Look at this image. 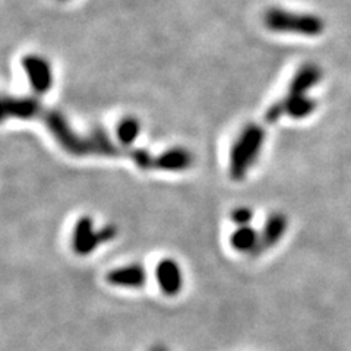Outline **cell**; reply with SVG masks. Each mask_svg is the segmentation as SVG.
I'll return each mask as SVG.
<instances>
[{"label":"cell","instance_id":"1","mask_svg":"<svg viewBox=\"0 0 351 351\" xmlns=\"http://www.w3.org/2000/svg\"><path fill=\"white\" fill-rule=\"evenodd\" d=\"M265 141V130L258 125L246 126L230 151V176L234 180H243L249 169L259 157Z\"/></svg>","mask_w":351,"mask_h":351},{"label":"cell","instance_id":"12","mask_svg":"<svg viewBox=\"0 0 351 351\" xmlns=\"http://www.w3.org/2000/svg\"><path fill=\"white\" fill-rule=\"evenodd\" d=\"M259 241L261 234H258L256 230L250 226L239 227L230 237V243H232L233 249L237 252H252V255H255V252L258 250Z\"/></svg>","mask_w":351,"mask_h":351},{"label":"cell","instance_id":"14","mask_svg":"<svg viewBox=\"0 0 351 351\" xmlns=\"http://www.w3.org/2000/svg\"><path fill=\"white\" fill-rule=\"evenodd\" d=\"M91 144V152L93 154H100V156H107V157H117L122 154V149H120L114 142L112 141L103 129H94L91 132V135L88 136Z\"/></svg>","mask_w":351,"mask_h":351},{"label":"cell","instance_id":"8","mask_svg":"<svg viewBox=\"0 0 351 351\" xmlns=\"http://www.w3.org/2000/svg\"><path fill=\"white\" fill-rule=\"evenodd\" d=\"M106 280L116 287L139 289L144 287L147 282V272L141 265H128L110 271L106 276Z\"/></svg>","mask_w":351,"mask_h":351},{"label":"cell","instance_id":"17","mask_svg":"<svg viewBox=\"0 0 351 351\" xmlns=\"http://www.w3.org/2000/svg\"><path fill=\"white\" fill-rule=\"evenodd\" d=\"M252 218H254V211H252L247 206H239L232 213V221L240 227L249 226Z\"/></svg>","mask_w":351,"mask_h":351},{"label":"cell","instance_id":"3","mask_svg":"<svg viewBox=\"0 0 351 351\" xmlns=\"http://www.w3.org/2000/svg\"><path fill=\"white\" fill-rule=\"evenodd\" d=\"M43 120L46 123L47 129L53 138L58 141V144L71 156L82 157L88 156L91 152V144L88 138H81L76 132L71 128L68 120L56 110H44Z\"/></svg>","mask_w":351,"mask_h":351},{"label":"cell","instance_id":"9","mask_svg":"<svg viewBox=\"0 0 351 351\" xmlns=\"http://www.w3.org/2000/svg\"><path fill=\"white\" fill-rule=\"evenodd\" d=\"M193 164V156L184 148L176 147L161 152L154 161V169L162 171H183Z\"/></svg>","mask_w":351,"mask_h":351},{"label":"cell","instance_id":"6","mask_svg":"<svg viewBox=\"0 0 351 351\" xmlns=\"http://www.w3.org/2000/svg\"><path fill=\"white\" fill-rule=\"evenodd\" d=\"M43 107L36 97H5L2 101V117L29 120L43 114Z\"/></svg>","mask_w":351,"mask_h":351},{"label":"cell","instance_id":"10","mask_svg":"<svg viewBox=\"0 0 351 351\" xmlns=\"http://www.w3.org/2000/svg\"><path fill=\"white\" fill-rule=\"evenodd\" d=\"M285 230H287V218H285V215L280 214V213L272 214L267 219L265 226H263V228H262L261 241H259V246H258V250L255 252V255H259L261 252L276 246L281 240V237L284 236Z\"/></svg>","mask_w":351,"mask_h":351},{"label":"cell","instance_id":"2","mask_svg":"<svg viewBox=\"0 0 351 351\" xmlns=\"http://www.w3.org/2000/svg\"><path fill=\"white\" fill-rule=\"evenodd\" d=\"M268 29L274 32H293L306 37H316L324 32L325 22L316 15L294 14L285 9L272 8L263 16Z\"/></svg>","mask_w":351,"mask_h":351},{"label":"cell","instance_id":"5","mask_svg":"<svg viewBox=\"0 0 351 351\" xmlns=\"http://www.w3.org/2000/svg\"><path fill=\"white\" fill-rule=\"evenodd\" d=\"M22 68H24L32 91L38 95L46 94L53 86V72L50 63L38 56V54H28L22 59Z\"/></svg>","mask_w":351,"mask_h":351},{"label":"cell","instance_id":"11","mask_svg":"<svg viewBox=\"0 0 351 351\" xmlns=\"http://www.w3.org/2000/svg\"><path fill=\"white\" fill-rule=\"evenodd\" d=\"M321 80V69L315 64H304L294 75L289 88V95H306V93Z\"/></svg>","mask_w":351,"mask_h":351},{"label":"cell","instance_id":"4","mask_svg":"<svg viewBox=\"0 0 351 351\" xmlns=\"http://www.w3.org/2000/svg\"><path fill=\"white\" fill-rule=\"evenodd\" d=\"M117 236V228L108 224L100 230L94 228L91 217H81L73 228L72 249L76 255L86 256L106 241L113 240Z\"/></svg>","mask_w":351,"mask_h":351},{"label":"cell","instance_id":"7","mask_svg":"<svg viewBox=\"0 0 351 351\" xmlns=\"http://www.w3.org/2000/svg\"><path fill=\"white\" fill-rule=\"evenodd\" d=\"M157 282L166 295H178L183 287V274L179 263L173 259H162L156 269Z\"/></svg>","mask_w":351,"mask_h":351},{"label":"cell","instance_id":"18","mask_svg":"<svg viewBox=\"0 0 351 351\" xmlns=\"http://www.w3.org/2000/svg\"><path fill=\"white\" fill-rule=\"evenodd\" d=\"M284 108H282V104L281 101L272 104L268 110H267V114H265V119L268 123H276L277 120L281 119V116H284Z\"/></svg>","mask_w":351,"mask_h":351},{"label":"cell","instance_id":"15","mask_svg":"<svg viewBox=\"0 0 351 351\" xmlns=\"http://www.w3.org/2000/svg\"><path fill=\"white\" fill-rule=\"evenodd\" d=\"M141 134V125L135 117H126L117 125L116 136L120 145L130 147Z\"/></svg>","mask_w":351,"mask_h":351},{"label":"cell","instance_id":"19","mask_svg":"<svg viewBox=\"0 0 351 351\" xmlns=\"http://www.w3.org/2000/svg\"><path fill=\"white\" fill-rule=\"evenodd\" d=\"M151 351H169V350L166 347H162V346H156V347L151 348Z\"/></svg>","mask_w":351,"mask_h":351},{"label":"cell","instance_id":"16","mask_svg":"<svg viewBox=\"0 0 351 351\" xmlns=\"http://www.w3.org/2000/svg\"><path fill=\"white\" fill-rule=\"evenodd\" d=\"M130 158L142 170L154 169V161H156V157H152L147 149H141V148L132 149L130 151Z\"/></svg>","mask_w":351,"mask_h":351},{"label":"cell","instance_id":"13","mask_svg":"<svg viewBox=\"0 0 351 351\" xmlns=\"http://www.w3.org/2000/svg\"><path fill=\"white\" fill-rule=\"evenodd\" d=\"M281 104L284 113L293 119H303L309 116L316 107V103L312 98L306 95H287L284 100H281Z\"/></svg>","mask_w":351,"mask_h":351}]
</instances>
